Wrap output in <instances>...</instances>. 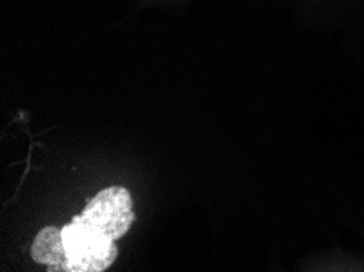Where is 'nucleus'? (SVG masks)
Listing matches in <instances>:
<instances>
[{"mask_svg": "<svg viewBox=\"0 0 364 272\" xmlns=\"http://www.w3.org/2000/svg\"><path fill=\"white\" fill-rule=\"evenodd\" d=\"M131 192L112 186L97 192L79 215L64 225L68 272H103L118 258L117 240L134 224Z\"/></svg>", "mask_w": 364, "mask_h": 272, "instance_id": "obj_1", "label": "nucleus"}, {"mask_svg": "<svg viewBox=\"0 0 364 272\" xmlns=\"http://www.w3.org/2000/svg\"><path fill=\"white\" fill-rule=\"evenodd\" d=\"M31 258L48 266L49 272H68V254L63 243V232L46 227L38 233L31 246Z\"/></svg>", "mask_w": 364, "mask_h": 272, "instance_id": "obj_2", "label": "nucleus"}]
</instances>
